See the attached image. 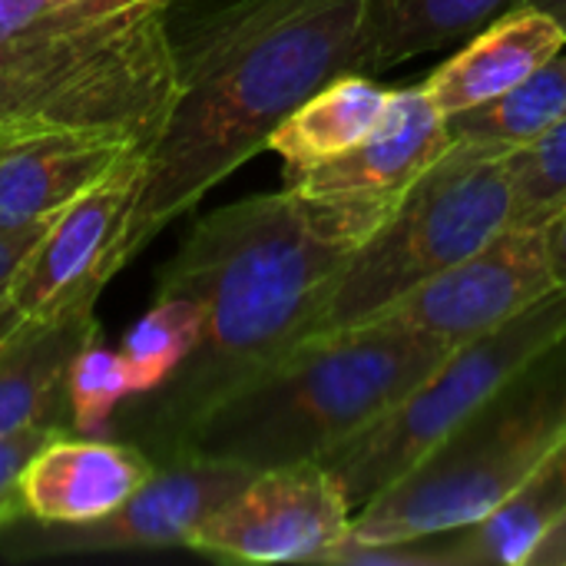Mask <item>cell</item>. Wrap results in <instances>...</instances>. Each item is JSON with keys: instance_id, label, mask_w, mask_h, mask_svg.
I'll list each match as a JSON object with an SVG mask.
<instances>
[{"instance_id": "cell-1", "label": "cell", "mask_w": 566, "mask_h": 566, "mask_svg": "<svg viewBox=\"0 0 566 566\" xmlns=\"http://www.w3.org/2000/svg\"><path fill=\"white\" fill-rule=\"evenodd\" d=\"M395 202L285 186L202 216L156 279V295L199 302V345L109 428L153 461L179 454L206 415L312 338L345 262Z\"/></svg>"}, {"instance_id": "cell-2", "label": "cell", "mask_w": 566, "mask_h": 566, "mask_svg": "<svg viewBox=\"0 0 566 566\" xmlns=\"http://www.w3.org/2000/svg\"><path fill=\"white\" fill-rule=\"evenodd\" d=\"M371 0H216L172 27L176 103L146 153L126 265L325 83L358 70Z\"/></svg>"}, {"instance_id": "cell-3", "label": "cell", "mask_w": 566, "mask_h": 566, "mask_svg": "<svg viewBox=\"0 0 566 566\" xmlns=\"http://www.w3.org/2000/svg\"><path fill=\"white\" fill-rule=\"evenodd\" d=\"M451 352L391 318L308 338L206 415L179 454L249 471L325 461L405 401Z\"/></svg>"}, {"instance_id": "cell-4", "label": "cell", "mask_w": 566, "mask_h": 566, "mask_svg": "<svg viewBox=\"0 0 566 566\" xmlns=\"http://www.w3.org/2000/svg\"><path fill=\"white\" fill-rule=\"evenodd\" d=\"M566 438V335L507 378L401 481L371 497L332 557L461 531L501 507Z\"/></svg>"}, {"instance_id": "cell-5", "label": "cell", "mask_w": 566, "mask_h": 566, "mask_svg": "<svg viewBox=\"0 0 566 566\" xmlns=\"http://www.w3.org/2000/svg\"><path fill=\"white\" fill-rule=\"evenodd\" d=\"M511 156V146L451 143L352 252L312 338L381 318L504 232L514 222Z\"/></svg>"}, {"instance_id": "cell-6", "label": "cell", "mask_w": 566, "mask_h": 566, "mask_svg": "<svg viewBox=\"0 0 566 566\" xmlns=\"http://www.w3.org/2000/svg\"><path fill=\"white\" fill-rule=\"evenodd\" d=\"M564 335L566 285H560L501 328L458 345L405 401L332 451L322 464L338 478L355 514L401 481L507 378Z\"/></svg>"}, {"instance_id": "cell-7", "label": "cell", "mask_w": 566, "mask_h": 566, "mask_svg": "<svg viewBox=\"0 0 566 566\" xmlns=\"http://www.w3.org/2000/svg\"><path fill=\"white\" fill-rule=\"evenodd\" d=\"M146 153H129L50 219L0 295V342L17 328L96 308L99 292L126 269L123 249L146 182Z\"/></svg>"}, {"instance_id": "cell-8", "label": "cell", "mask_w": 566, "mask_h": 566, "mask_svg": "<svg viewBox=\"0 0 566 566\" xmlns=\"http://www.w3.org/2000/svg\"><path fill=\"white\" fill-rule=\"evenodd\" d=\"M355 507L322 461L265 468L206 517L189 551L229 564H332Z\"/></svg>"}, {"instance_id": "cell-9", "label": "cell", "mask_w": 566, "mask_h": 566, "mask_svg": "<svg viewBox=\"0 0 566 566\" xmlns=\"http://www.w3.org/2000/svg\"><path fill=\"white\" fill-rule=\"evenodd\" d=\"M560 289L551 262L547 226H507L488 245L418 285L391 312L405 328L458 348L517 318Z\"/></svg>"}, {"instance_id": "cell-10", "label": "cell", "mask_w": 566, "mask_h": 566, "mask_svg": "<svg viewBox=\"0 0 566 566\" xmlns=\"http://www.w3.org/2000/svg\"><path fill=\"white\" fill-rule=\"evenodd\" d=\"M255 471L206 458L172 454L156 461L149 481L109 517L93 524L50 527L36 524L33 534L17 537L20 557H56V554H116V551H163L189 547L196 527L212 517L232 494H239Z\"/></svg>"}, {"instance_id": "cell-11", "label": "cell", "mask_w": 566, "mask_h": 566, "mask_svg": "<svg viewBox=\"0 0 566 566\" xmlns=\"http://www.w3.org/2000/svg\"><path fill=\"white\" fill-rule=\"evenodd\" d=\"M156 471V461L133 441L53 431L20 474L27 517L66 527L93 524L119 511Z\"/></svg>"}, {"instance_id": "cell-12", "label": "cell", "mask_w": 566, "mask_h": 566, "mask_svg": "<svg viewBox=\"0 0 566 566\" xmlns=\"http://www.w3.org/2000/svg\"><path fill=\"white\" fill-rule=\"evenodd\" d=\"M451 146L448 116L421 86L395 90L381 123L348 153L285 176L308 196L332 199H398Z\"/></svg>"}, {"instance_id": "cell-13", "label": "cell", "mask_w": 566, "mask_h": 566, "mask_svg": "<svg viewBox=\"0 0 566 566\" xmlns=\"http://www.w3.org/2000/svg\"><path fill=\"white\" fill-rule=\"evenodd\" d=\"M564 50L566 27L554 13L511 7L468 36L461 50L421 83V90L444 116H458L514 90Z\"/></svg>"}, {"instance_id": "cell-14", "label": "cell", "mask_w": 566, "mask_h": 566, "mask_svg": "<svg viewBox=\"0 0 566 566\" xmlns=\"http://www.w3.org/2000/svg\"><path fill=\"white\" fill-rule=\"evenodd\" d=\"M146 149L109 136H33L0 146V232L46 226L129 153Z\"/></svg>"}, {"instance_id": "cell-15", "label": "cell", "mask_w": 566, "mask_h": 566, "mask_svg": "<svg viewBox=\"0 0 566 566\" xmlns=\"http://www.w3.org/2000/svg\"><path fill=\"white\" fill-rule=\"evenodd\" d=\"M99 335L96 308H90L17 328L0 342V438L30 428H70L66 375L76 352Z\"/></svg>"}, {"instance_id": "cell-16", "label": "cell", "mask_w": 566, "mask_h": 566, "mask_svg": "<svg viewBox=\"0 0 566 566\" xmlns=\"http://www.w3.org/2000/svg\"><path fill=\"white\" fill-rule=\"evenodd\" d=\"M391 93L395 90L381 86L371 73H342L312 93L272 133L269 149L285 163V176L335 159L358 146L381 123Z\"/></svg>"}, {"instance_id": "cell-17", "label": "cell", "mask_w": 566, "mask_h": 566, "mask_svg": "<svg viewBox=\"0 0 566 566\" xmlns=\"http://www.w3.org/2000/svg\"><path fill=\"white\" fill-rule=\"evenodd\" d=\"M566 511V438L488 517L438 534L448 564L524 566L544 531Z\"/></svg>"}, {"instance_id": "cell-18", "label": "cell", "mask_w": 566, "mask_h": 566, "mask_svg": "<svg viewBox=\"0 0 566 566\" xmlns=\"http://www.w3.org/2000/svg\"><path fill=\"white\" fill-rule=\"evenodd\" d=\"M517 0H371L358 73H385L415 56L464 43Z\"/></svg>"}, {"instance_id": "cell-19", "label": "cell", "mask_w": 566, "mask_h": 566, "mask_svg": "<svg viewBox=\"0 0 566 566\" xmlns=\"http://www.w3.org/2000/svg\"><path fill=\"white\" fill-rule=\"evenodd\" d=\"M566 116V53L554 56L534 76L514 90L448 116L451 143H494V146H527L541 139Z\"/></svg>"}, {"instance_id": "cell-20", "label": "cell", "mask_w": 566, "mask_h": 566, "mask_svg": "<svg viewBox=\"0 0 566 566\" xmlns=\"http://www.w3.org/2000/svg\"><path fill=\"white\" fill-rule=\"evenodd\" d=\"M202 335V308L186 295H156L119 338L116 352L126 365L133 398L163 388L192 355Z\"/></svg>"}, {"instance_id": "cell-21", "label": "cell", "mask_w": 566, "mask_h": 566, "mask_svg": "<svg viewBox=\"0 0 566 566\" xmlns=\"http://www.w3.org/2000/svg\"><path fill=\"white\" fill-rule=\"evenodd\" d=\"M133 398L126 365L116 348L99 338L83 345L66 375V408H70V431L76 434H103L119 405Z\"/></svg>"}, {"instance_id": "cell-22", "label": "cell", "mask_w": 566, "mask_h": 566, "mask_svg": "<svg viewBox=\"0 0 566 566\" xmlns=\"http://www.w3.org/2000/svg\"><path fill=\"white\" fill-rule=\"evenodd\" d=\"M514 226H547L566 206V116L511 156Z\"/></svg>"}, {"instance_id": "cell-23", "label": "cell", "mask_w": 566, "mask_h": 566, "mask_svg": "<svg viewBox=\"0 0 566 566\" xmlns=\"http://www.w3.org/2000/svg\"><path fill=\"white\" fill-rule=\"evenodd\" d=\"M156 0H0V40L70 20H106Z\"/></svg>"}, {"instance_id": "cell-24", "label": "cell", "mask_w": 566, "mask_h": 566, "mask_svg": "<svg viewBox=\"0 0 566 566\" xmlns=\"http://www.w3.org/2000/svg\"><path fill=\"white\" fill-rule=\"evenodd\" d=\"M60 428H30L10 438H0V534L17 527L27 517L23 491H20V474L27 461L36 454V448Z\"/></svg>"}, {"instance_id": "cell-25", "label": "cell", "mask_w": 566, "mask_h": 566, "mask_svg": "<svg viewBox=\"0 0 566 566\" xmlns=\"http://www.w3.org/2000/svg\"><path fill=\"white\" fill-rule=\"evenodd\" d=\"M50 226V222H46ZM46 226H30V229H17V232H0V295L7 292L17 265L23 262V255L33 249V242L43 235Z\"/></svg>"}, {"instance_id": "cell-26", "label": "cell", "mask_w": 566, "mask_h": 566, "mask_svg": "<svg viewBox=\"0 0 566 566\" xmlns=\"http://www.w3.org/2000/svg\"><path fill=\"white\" fill-rule=\"evenodd\" d=\"M524 566H566V511L544 531Z\"/></svg>"}, {"instance_id": "cell-27", "label": "cell", "mask_w": 566, "mask_h": 566, "mask_svg": "<svg viewBox=\"0 0 566 566\" xmlns=\"http://www.w3.org/2000/svg\"><path fill=\"white\" fill-rule=\"evenodd\" d=\"M547 242H551V262L557 282L566 285V206L547 222Z\"/></svg>"}, {"instance_id": "cell-28", "label": "cell", "mask_w": 566, "mask_h": 566, "mask_svg": "<svg viewBox=\"0 0 566 566\" xmlns=\"http://www.w3.org/2000/svg\"><path fill=\"white\" fill-rule=\"evenodd\" d=\"M514 7H537V10H547V13H554V17L566 27V0H517Z\"/></svg>"}, {"instance_id": "cell-29", "label": "cell", "mask_w": 566, "mask_h": 566, "mask_svg": "<svg viewBox=\"0 0 566 566\" xmlns=\"http://www.w3.org/2000/svg\"><path fill=\"white\" fill-rule=\"evenodd\" d=\"M564 53H566V50H564Z\"/></svg>"}]
</instances>
